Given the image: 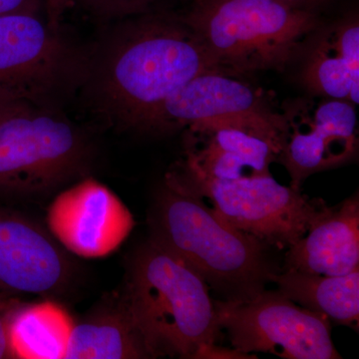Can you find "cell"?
<instances>
[{"instance_id": "obj_16", "label": "cell", "mask_w": 359, "mask_h": 359, "mask_svg": "<svg viewBox=\"0 0 359 359\" xmlns=\"http://www.w3.org/2000/svg\"><path fill=\"white\" fill-rule=\"evenodd\" d=\"M66 359L151 358L122 297L109 299L73 325Z\"/></svg>"}, {"instance_id": "obj_14", "label": "cell", "mask_w": 359, "mask_h": 359, "mask_svg": "<svg viewBox=\"0 0 359 359\" xmlns=\"http://www.w3.org/2000/svg\"><path fill=\"white\" fill-rule=\"evenodd\" d=\"M285 269L344 276L359 269L358 194L325 208L304 237L289 248Z\"/></svg>"}, {"instance_id": "obj_9", "label": "cell", "mask_w": 359, "mask_h": 359, "mask_svg": "<svg viewBox=\"0 0 359 359\" xmlns=\"http://www.w3.org/2000/svg\"><path fill=\"white\" fill-rule=\"evenodd\" d=\"M353 103L330 99L320 104L294 101L285 106L283 150L278 162L301 190L311 175L337 167L358 153V117Z\"/></svg>"}, {"instance_id": "obj_21", "label": "cell", "mask_w": 359, "mask_h": 359, "mask_svg": "<svg viewBox=\"0 0 359 359\" xmlns=\"http://www.w3.org/2000/svg\"><path fill=\"white\" fill-rule=\"evenodd\" d=\"M13 299L9 297L0 302V359L13 358L11 346H9L8 330H7L9 313L16 302Z\"/></svg>"}, {"instance_id": "obj_5", "label": "cell", "mask_w": 359, "mask_h": 359, "mask_svg": "<svg viewBox=\"0 0 359 359\" xmlns=\"http://www.w3.org/2000/svg\"><path fill=\"white\" fill-rule=\"evenodd\" d=\"M89 159L79 130L23 103L0 120V200L51 192L83 174Z\"/></svg>"}, {"instance_id": "obj_12", "label": "cell", "mask_w": 359, "mask_h": 359, "mask_svg": "<svg viewBox=\"0 0 359 359\" xmlns=\"http://www.w3.org/2000/svg\"><path fill=\"white\" fill-rule=\"evenodd\" d=\"M71 276L69 257L50 231L0 204V294H58Z\"/></svg>"}, {"instance_id": "obj_15", "label": "cell", "mask_w": 359, "mask_h": 359, "mask_svg": "<svg viewBox=\"0 0 359 359\" xmlns=\"http://www.w3.org/2000/svg\"><path fill=\"white\" fill-rule=\"evenodd\" d=\"M318 34L302 65V84L313 94L358 105V18H344Z\"/></svg>"}, {"instance_id": "obj_20", "label": "cell", "mask_w": 359, "mask_h": 359, "mask_svg": "<svg viewBox=\"0 0 359 359\" xmlns=\"http://www.w3.org/2000/svg\"><path fill=\"white\" fill-rule=\"evenodd\" d=\"M45 9L43 0H0V14L27 13L39 15Z\"/></svg>"}, {"instance_id": "obj_7", "label": "cell", "mask_w": 359, "mask_h": 359, "mask_svg": "<svg viewBox=\"0 0 359 359\" xmlns=\"http://www.w3.org/2000/svg\"><path fill=\"white\" fill-rule=\"evenodd\" d=\"M217 321L238 353H273L287 359H340L325 314L297 306L278 290L249 302L214 299Z\"/></svg>"}, {"instance_id": "obj_2", "label": "cell", "mask_w": 359, "mask_h": 359, "mask_svg": "<svg viewBox=\"0 0 359 359\" xmlns=\"http://www.w3.org/2000/svg\"><path fill=\"white\" fill-rule=\"evenodd\" d=\"M150 240L192 266L222 301L249 302L278 273L273 249L224 223L204 199L164 180L149 214Z\"/></svg>"}, {"instance_id": "obj_17", "label": "cell", "mask_w": 359, "mask_h": 359, "mask_svg": "<svg viewBox=\"0 0 359 359\" xmlns=\"http://www.w3.org/2000/svg\"><path fill=\"white\" fill-rule=\"evenodd\" d=\"M271 283L302 308L325 314L339 325L358 328L359 269L344 276H321L287 269L273 273Z\"/></svg>"}, {"instance_id": "obj_11", "label": "cell", "mask_w": 359, "mask_h": 359, "mask_svg": "<svg viewBox=\"0 0 359 359\" xmlns=\"http://www.w3.org/2000/svg\"><path fill=\"white\" fill-rule=\"evenodd\" d=\"M39 15L0 14V92L32 101L67 74V45Z\"/></svg>"}, {"instance_id": "obj_4", "label": "cell", "mask_w": 359, "mask_h": 359, "mask_svg": "<svg viewBox=\"0 0 359 359\" xmlns=\"http://www.w3.org/2000/svg\"><path fill=\"white\" fill-rule=\"evenodd\" d=\"M179 16L219 69L235 76L285 70L320 27L316 11L278 0H192Z\"/></svg>"}, {"instance_id": "obj_6", "label": "cell", "mask_w": 359, "mask_h": 359, "mask_svg": "<svg viewBox=\"0 0 359 359\" xmlns=\"http://www.w3.org/2000/svg\"><path fill=\"white\" fill-rule=\"evenodd\" d=\"M167 181L211 202L224 223L259 238L273 249L292 247L327 208L301 190L280 185L271 174L233 181L205 178L175 165Z\"/></svg>"}, {"instance_id": "obj_18", "label": "cell", "mask_w": 359, "mask_h": 359, "mask_svg": "<svg viewBox=\"0 0 359 359\" xmlns=\"http://www.w3.org/2000/svg\"><path fill=\"white\" fill-rule=\"evenodd\" d=\"M73 325L65 309L54 302H15L7 325L13 358H65Z\"/></svg>"}, {"instance_id": "obj_25", "label": "cell", "mask_w": 359, "mask_h": 359, "mask_svg": "<svg viewBox=\"0 0 359 359\" xmlns=\"http://www.w3.org/2000/svg\"><path fill=\"white\" fill-rule=\"evenodd\" d=\"M11 297H7L6 294H0V302L4 301V299H9Z\"/></svg>"}, {"instance_id": "obj_24", "label": "cell", "mask_w": 359, "mask_h": 359, "mask_svg": "<svg viewBox=\"0 0 359 359\" xmlns=\"http://www.w3.org/2000/svg\"><path fill=\"white\" fill-rule=\"evenodd\" d=\"M283 4H290V6L295 7H301V8L311 9V11H316L318 7L332 2V0H278Z\"/></svg>"}, {"instance_id": "obj_3", "label": "cell", "mask_w": 359, "mask_h": 359, "mask_svg": "<svg viewBox=\"0 0 359 359\" xmlns=\"http://www.w3.org/2000/svg\"><path fill=\"white\" fill-rule=\"evenodd\" d=\"M122 299L151 358H210L221 337L204 278L153 241L134 255Z\"/></svg>"}, {"instance_id": "obj_22", "label": "cell", "mask_w": 359, "mask_h": 359, "mask_svg": "<svg viewBox=\"0 0 359 359\" xmlns=\"http://www.w3.org/2000/svg\"><path fill=\"white\" fill-rule=\"evenodd\" d=\"M45 11L48 16V23L51 27L57 28L58 23L66 11L72 6L71 0H43Z\"/></svg>"}, {"instance_id": "obj_10", "label": "cell", "mask_w": 359, "mask_h": 359, "mask_svg": "<svg viewBox=\"0 0 359 359\" xmlns=\"http://www.w3.org/2000/svg\"><path fill=\"white\" fill-rule=\"evenodd\" d=\"M46 222L59 244L84 259L109 256L135 226L133 215L124 203L93 178L83 179L56 196Z\"/></svg>"}, {"instance_id": "obj_8", "label": "cell", "mask_w": 359, "mask_h": 359, "mask_svg": "<svg viewBox=\"0 0 359 359\" xmlns=\"http://www.w3.org/2000/svg\"><path fill=\"white\" fill-rule=\"evenodd\" d=\"M282 115L221 118L187 127L176 165L205 178L233 181L264 176L283 150Z\"/></svg>"}, {"instance_id": "obj_1", "label": "cell", "mask_w": 359, "mask_h": 359, "mask_svg": "<svg viewBox=\"0 0 359 359\" xmlns=\"http://www.w3.org/2000/svg\"><path fill=\"white\" fill-rule=\"evenodd\" d=\"M122 21L94 81L98 105L122 126L140 129L193 78L222 71L179 15L157 11Z\"/></svg>"}, {"instance_id": "obj_19", "label": "cell", "mask_w": 359, "mask_h": 359, "mask_svg": "<svg viewBox=\"0 0 359 359\" xmlns=\"http://www.w3.org/2000/svg\"><path fill=\"white\" fill-rule=\"evenodd\" d=\"M87 13L105 20H124L153 11L169 0H71Z\"/></svg>"}, {"instance_id": "obj_23", "label": "cell", "mask_w": 359, "mask_h": 359, "mask_svg": "<svg viewBox=\"0 0 359 359\" xmlns=\"http://www.w3.org/2000/svg\"><path fill=\"white\" fill-rule=\"evenodd\" d=\"M25 102L30 101L13 95L0 96V120Z\"/></svg>"}, {"instance_id": "obj_13", "label": "cell", "mask_w": 359, "mask_h": 359, "mask_svg": "<svg viewBox=\"0 0 359 359\" xmlns=\"http://www.w3.org/2000/svg\"><path fill=\"white\" fill-rule=\"evenodd\" d=\"M275 114L256 90L236 79L235 75L209 71L169 97L139 130L165 133L205 120Z\"/></svg>"}]
</instances>
